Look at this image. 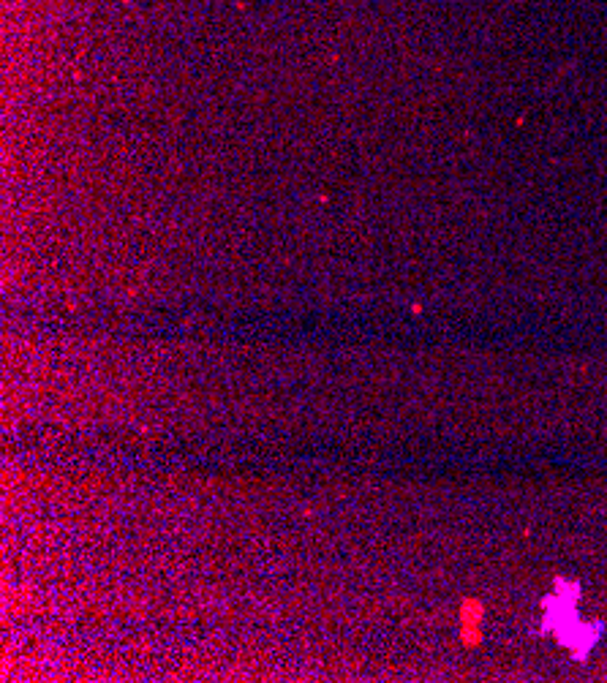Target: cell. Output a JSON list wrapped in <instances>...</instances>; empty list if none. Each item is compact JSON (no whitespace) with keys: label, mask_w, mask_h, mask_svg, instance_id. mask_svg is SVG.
<instances>
[{"label":"cell","mask_w":607,"mask_h":683,"mask_svg":"<svg viewBox=\"0 0 607 683\" xmlns=\"http://www.w3.org/2000/svg\"><path fill=\"white\" fill-rule=\"evenodd\" d=\"M480 604H474V613H471V602H466V607H463V637H466V643H477L480 640Z\"/></svg>","instance_id":"obj_1"}]
</instances>
